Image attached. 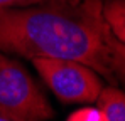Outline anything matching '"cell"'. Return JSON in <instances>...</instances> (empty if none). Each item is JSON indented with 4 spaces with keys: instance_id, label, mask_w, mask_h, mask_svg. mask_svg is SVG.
<instances>
[{
    "instance_id": "5b68a950",
    "label": "cell",
    "mask_w": 125,
    "mask_h": 121,
    "mask_svg": "<svg viewBox=\"0 0 125 121\" xmlns=\"http://www.w3.org/2000/svg\"><path fill=\"white\" fill-rule=\"evenodd\" d=\"M102 12L113 37L125 44V0H103Z\"/></svg>"
},
{
    "instance_id": "9c48e42d",
    "label": "cell",
    "mask_w": 125,
    "mask_h": 121,
    "mask_svg": "<svg viewBox=\"0 0 125 121\" xmlns=\"http://www.w3.org/2000/svg\"><path fill=\"white\" fill-rule=\"evenodd\" d=\"M0 121H5V120H3V116H2V114H0Z\"/></svg>"
},
{
    "instance_id": "ba28073f",
    "label": "cell",
    "mask_w": 125,
    "mask_h": 121,
    "mask_svg": "<svg viewBox=\"0 0 125 121\" xmlns=\"http://www.w3.org/2000/svg\"><path fill=\"white\" fill-rule=\"evenodd\" d=\"M42 2H49V0H0V9L5 7H29V5H36Z\"/></svg>"
},
{
    "instance_id": "6da1fadb",
    "label": "cell",
    "mask_w": 125,
    "mask_h": 121,
    "mask_svg": "<svg viewBox=\"0 0 125 121\" xmlns=\"http://www.w3.org/2000/svg\"><path fill=\"white\" fill-rule=\"evenodd\" d=\"M103 0H49L0 9V52L21 57L74 59L113 78Z\"/></svg>"
},
{
    "instance_id": "3957f363",
    "label": "cell",
    "mask_w": 125,
    "mask_h": 121,
    "mask_svg": "<svg viewBox=\"0 0 125 121\" xmlns=\"http://www.w3.org/2000/svg\"><path fill=\"white\" fill-rule=\"evenodd\" d=\"M32 62L52 94L64 104L95 103L103 87L100 74L84 62L59 57H36Z\"/></svg>"
},
{
    "instance_id": "8992f818",
    "label": "cell",
    "mask_w": 125,
    "mask_h": 121,
    "mask_svg": "<svg viewBox=\"0 0 125 121\" xmlns=\"http://www.w3.org/2000/svg\"><path fill=\"white\" fill-rule=\"evenodd\" d=\"M106 45H108V59L112 74L125 84V44L113 37L110 29L106 30Z\"/></svg>"
},
{
    "instance_id": "52a82bcc",
    "label": "cell",
    "mask_w": 125,
    "mask_h": 121,
    "mask_svg": "<svg viewBox=\"0 0 125 121\" xmlns=\"http://www.w3.org/2000/svg\"><path fill=\"white\" fill-rule=\"evenodd\" d=\"M66 120L68 121H103V116H102V113H100L98 108L83 106V108L73 111Z\"/></svg>"
},
{
    "instance_id": "7a4b0ae2",
    "label": "cell",
    "mask_w": 125,
    "mask_h": 121,
    "mask_svg": "<svg viewBox=\"0 0 125 121\" xmlns=\"http://www.w3.org/2000/svg\"><path fill=\"white\" fill-rule=\"evenodd\" d=\"M0 114L5 121H44L56 116L27 69L3 52H0Z\"/></svg>"
},
{
    "instance_id": "277c9868",
    "label": "cell",
    "mask_w": 125,
    "mask_h": 121,
    "mask_svg": "<svg viewBox=\"0 0 125 121\" xmlns=\"http://www.w3.org/2000/svg\"><path fill=\"white\" fill-rule=\"evenodd\" d=\"M96 108L103 121H125V93L118 87L105 86L98 93Z\"/></svg>"
}]
</instances>
